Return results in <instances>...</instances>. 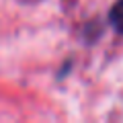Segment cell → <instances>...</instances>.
I'll list each match as a JSON object with an SVG mask.
<instances>
[{
  "instance_id": "obj_1",
  "label": "cell",
  "mask_w": 123,
  "mask_h": 123,
  "mask_svg": "<svg viewBox=\"0 0 123 123\" xmlns=\"http://www.w3.org/2000/svg\"><path fill=\"white\" fill-rule=\"evenodd\" d=\"M109 23L117 33H123V0H117L109 12Z\"/></svg>"
}]
</instances>
